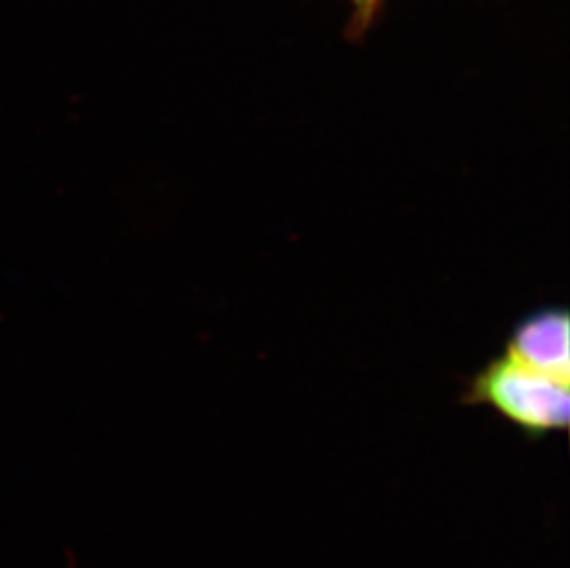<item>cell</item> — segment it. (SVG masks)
I'll use <instances>...</instances> for the list:
<instances>
[{"label": "cell", "instance_id": "3957f363", "mask_svg": "<svg viewBox=\"0 0 570 568\" xmlns=\"http://www.w3.org/2000/svg\"><path fill=\"white\" fill-rule=\"evenodd\" d=\"M355 6L356 21L361 22V27H366L367 22L372 21L375 11H377L379 4L382 0H351Z\"/></svg>", "mask_w": 570, "mask_h": 568}, {"label": "cell", "instance_id": "6da1fadb", "mask_svg": "<svg viewBox=\"0 0 570 568\" xmlns=\"http://www.w3.org/2000/svg\"><path fill=\"white\" fill-rule=\"evenodd\" d=\"M462 402L493 408L528 438L539 440L569 427V382L530 370L504 353L469 379Z\"/></svg>", "mask_w": 570, "mask_h": 568}, {"label": "cell", "instance_id": "7a4b0ae2", "mask_svg": "<svg viewBox=\"0 0 570 568\" xmlns=\"http://www.w3.org/2000/svg\"><path fill=\"white\" fill-rule=\"evenodd\" d=\"M504 354L530 370L569 382V312L543 306L530 312L508 334Z\"/></svg>", "mask_w": 570, "mask_h": 568}]
</instances>
